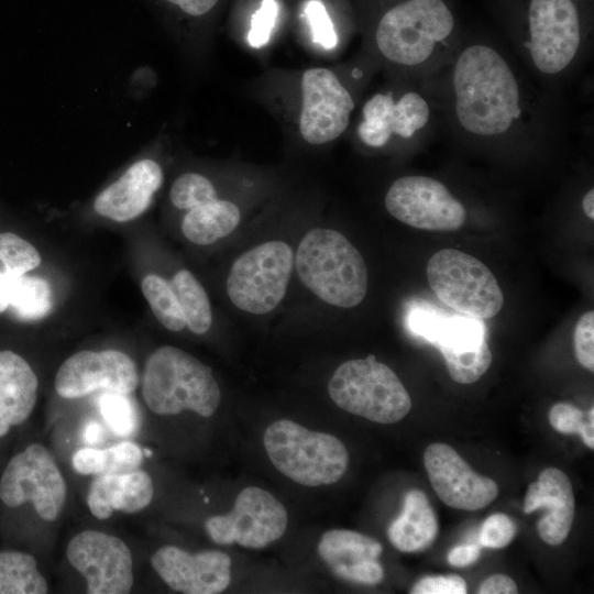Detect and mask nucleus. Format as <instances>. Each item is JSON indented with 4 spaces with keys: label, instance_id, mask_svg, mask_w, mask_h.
<instances>
[{
    "label": "nucleus",
    "instance_id": "obj_1",
    "mask_svg": "<svg viewBox=\"0 0 594 594\" xmlns=\"http://www.w3.org/2000/svg\"><path fill=\"white\" fill-rule=\"evenodd\" d=\"M454 113L469 134L494 139L519 120L521 96L507 61L492 46L473 44L459 55L452 74Z\"/></svg>",
    "mask_w": 594,
    "mask_h": 594
},
{
    "label": "nucleus",
    "instance_id": "obj_2",
    "mask_svg": "<svg viewBox=\"0 0 594 594\" xmlns=\"http://www.w3.org/2000/svg\"><path fill=\"white\" fill-rule=\"evenodd\" d=\"M294 263L302 284L329 305L353 308L366 296L369 274L365 261L337 230H309L299 242Z\"/></svg>",
    "mask_w": 594,
    "mask_h": 594
},
{
    "label": "nucleus",
    "instance_id": "obj_3",
    "mask_svg": "<svg viewBox=\"0 0 594 594\" xmlns=\"http://www.w3.org/2000/svg\"><path fill=\"white\" fill-rule=\"evenodd\" d=\"M142 396L150 410L161 416L191 410L201 417H210L221 402L211 369L172 345L161 346L148 356Z\"/></svg>",
    "mask_w": 594,
    "mask_h": 594
},
{
    "label": "nucleus",
    "instance_id": "obj_4",
    "mask_svg": "<svg viewBox=\"0 0 594 594\" xmlns=\"http://www.w3.org/2000/svg\"><path fill=\"white\" fill-rule=\"evenodd\" d=\"M454 29L446 0H402L380 19L375 42L387 61L413 67L427 62Z\"/></svg>",
    "mask_w": 594,
    "mask_h": 594
},
{
    "label": "nucleus",
    "instance_id": "obj_5",
    "mask_svg": "<svg viewBox=\"0 0 594 594\" xmlns=\"http://www.w3.org/2000/svg\"><path fill=\"white\" fill-rule=\"evenodd\" d=\"M263 443L274 466L304 486L336 483L349 464L346 448L337 437L287 419L272 422Z\"/></svg>",
    "mask_w": 594,
    "mask_h": 594
},
{
    "label": "nucleus",
    "instance_id": "obj_6",
    "mask_svg": "<svg viewBox=\"0 0 594 594\" xmlns=\"http://www.w3.org/2000/svg\"><path fill=\"white\" fill-rule=\"evenodd\" d=\"M328 393L339 408L378 424L397 422L411 408L398 376L374 355L342 363L329 381Z\"/></svg>",
    "mask_w": 594,
    "mask_h": 594
},
{
    "label": "nucleus",
    "instance_id": "obj_7",
    "mask_svg": "<svg viewBox=\"0 0 594 594\" xmlns=\"http://www.w3.org/2000/svg\"><path fill=\"white\" fill-rule=\"evenodd\" d=\"M435 295L465 316L490 319L504 305V295L492 271L480 260L455 249L435 253L426 268Z\"/></svg>",
    "mask_w": 594,
    "mask_h": 594
},
{
    "label": "nucleus",
    "instance_id": "obj_8",
    "mask_svg": "<svg viewBox=\"0 0 594 594\" xmlns=\"http://www.w3.org/2000/svg\"><path fill=\"white\" fill-rule=\"evenodd\" d=\"M294 252L284 241L261 243L241 254L227 278V293L242 311L264 315L283 300L294 266Z\"/></svg>",
    "mask_w": 594,
    "mask_h": 594
},
{
    "label": "nucleus",
    "instance_id": "obj_9",
    "mask_svg": "<svg viewBox=\"0 0 594 594\" xmlns=\"http://www.w3.org/2000/svg\"><path fill=\"white\" fill-rule=\"evenodd\" d=\"M527 48L536 69L554 76L568 68L582 42V13L578 0H529Z\"/></svg>",
    "mask_w": 594,
    "mask_h": 594
},
{
    "label": "nucleus",
    "instance_id": "obj_10",
    "mask_svg": "<svg viewBox=\"0 0 594 594\" xmlns=\"http://www.w3.org/2000/svg\"><path fill=\"white\" fill-rule=\"evenodd\" d=\"M67 498L66 481L47 448L32 443L15 454L0 479V499L16 508L32 503L46 521L56 520Z\"/></svg>",
    "mask_w": 594,
    "mask_h": 594
},
{
    "label": "nucleus",
    "instance_id": "obj_11",
    "mask_svg": "<svg viewBox=\"0 0 594 594\" xmlns=\"http://www.w3.org/2000/svg\"><path fill=\"white\" fill-rule=\"evenodd\" d=\"M287 522L286 508L275 496L249 486L239 493L230 513L209 517L205 528L215 543L260 549L278 540Z\"/></svg>",
    "mask_w": 594,
    "mask_h": 594
},
{
    "label": "nucleus",
    "instance_id": "obj_12",
    "mask_svg": "<svg viewBox=\"0 0 594 594\" xmlns=\"http://www.w3.org/2000/svg\"><path fill=\"white\" fill-rule=\"evenodd\" d=\"M385 207L400 222L427 231H457L466 220L464 206L444 184L420 175L396 179L386 193Z\"/></svg>",
    "mask_w": 594,
    "mask_h": 594
},
{
    "label": "nucleus",
    "instance_id": "obj_13",
    "mask_svg": "<svg viewBox=\"0 0 594 594\" xmlns=\"http://www.w3.org/2000/svg\"><path fill=\"white\" fill-rule=\"evenodd\" d=\"M66 557L86 580L89 594H127L133 586L132 553L117 536L84 530L69 540Z\"/></svg>",
    "mask_w": 594,
    "mask_h": 594
},
{
    "label": "nucleus",
    "instance_id": "obj_14",
    "mask_svg": "<svg viewBox=\"0 0 594 594\" xmlns=\"http://www.w3.org/2000/svg\"><path fill=\"white\" fill-rule=\"evenodd\" d=\"M56 393L67 399L96 391L131 394L139 385L135 362L118 350L79 351L66 359L55 376Z\"/></svg>",
    "mask_w": 594,
    "mask_h": 594
},
{
    "label": "nucleus",
    "instance_id": "obj_15",
    "mask_svg": "<svg viewBox=\"0 0 594 594\" xmlns=\"http://www.w3.org/2000/svg\"><path fill=\"white\" fill-rule=\"evenodd\" d=\"M301 95L302 139L319 145L339 138L349 125L354 101L337 75L323 67L307 69L301 77Z\"/></svg>",
    "mask_w": 594,
    "mask_h": 594
},
{
    "label": "nucleus",
    "instance_id": "obj_16",
    "mask_svg": "<svg viewBox=\"0 0 594 594\" xmlns=\"http://www.w3.org/2000/svg\"><path fill=\"white\" fill-rule=\"evenodd\" d=\"M424 464L438 497L452 508L479 510L498 495L496 482L475 473L448 444L428 446L424 453Z\"/></svg>",
    "mask_w": 594,
    "mask_h": 594
},
{
    "label": "nucleus",
    "instance_id": "obj_17",
    "mask_svg": "<svg viewBox=\"0 0 594 594\" xmlns=\"http://www.w3.org/2000/svg\"><path fill=\"white\" fill-rule=\"evenodd\" d=\"M151 564L172 590L185 594H218L231 581V559L218 550L189 553L164 546L152 554Z\"/></svg>",
    "mask_w": 594,
    "mask_h": 594
},
{
    "label": "nucleus",
    "instance_id": "obj_18",
    "mask_svg": "<svg viewBox=\"0 0 594 594\" xmlns=\"http://www.w3.org/2000/svg\"><path fill=\"white\" fill-rule=\"evenodd\" d=\"M164 182V170L152 155L138 156L92 200L96 215L114 222H129L142 216L152 205Z\"/></svg>",
    "mask_w": 594,
    "mask_h": 594
},
{
    "label": "nucleus",
    "instance_id": "obj_19",
    "mask_svg": "<svg viewBox=\"0 0 594 594\" xmlns=\"http://www.w3.org/2000/svg\"><path fill=\"white\" fill-rule=\"evenodd\" d=\"M362 116L358 128L360 140L371 147H382L394 134L408 139L425 128L430 107L415 91L404 94L397 101L392 94H375L364 103Z\"/></svg>",
    "mask_w": 594,
    "mask_h": 594
},
{
    "label": "nucleus",
    "instance_id": "obj_20",
    "mask_svg": "<svg viewBox=\"0 0 594 594\" xmlns=\"http://www.w3.org/2000/svg\"><path fill=\"white\" fill-rule=\"evenodd\" d=\"M382 544L358 531L332 529L318 543V553L338 578L366 585H375L384 578L378 558Z\"/></svg>",
    "mask_w": 594,
    "mask_h": 594
},
{
    "label": "nucleus",
    "instance_id": "obj_21",
    "mask_svg": "<svg viewBox=\"0 0 594 594\" xmlns=\"http://www.w3.org/2000/svg\"><path fill=\"white\" fill-rule=\"evenodd\" d=\"M574 495L570 479L557 468H547L528 486L524 513L546 508L547 514L537 524L539 537L550 546L563 543L574 518Z\"/></svg>",
    "mask_w": 594,
    "mask_h": 594
},
{
    "label": "nucleus",
    "instance_id": "obj_22",
    "mask_svg": "<svg viewBox=\"0 0 594 594\" xmlns=\"http://www.w3.org/2000/svg\"><path fill=\"white\" fill-rule=\"evenodd\" d=\"M154 496V484L143 470L97 475L88 490L87 505L94 517L110 518L114 512L135 514L145 509Z\"/></svg>",
    "mask_w": 594,
    "mask_h": 594
},
{
    "label": "nucleus",
    "instance_id": "obj_23",
    "mask_svg": "<svg viewBox=\"0 0 594 594\" xmlns=\"http://www.w3.org/2000/svg\"><path fill=\"white\" fill-rule=\"evenodd\" d=\"M37 389L38 380L31 365L15 352L0 351V438L31 416Z\"/></svg>",
    "mask_w": 594,
    "mask_h": 594
},
{
    "label": "nucleus",
    "instance_id": "obj_24",
    "mask_svg": "<svg viewBox=\"0 0 594 594\" xmlns=\"http://www.w3.org/2000/svg\"><path fill=\"white\" fill-rule=\"evenodd\" d=\"M439 526L428 497L420 490L409 491L399 516L387 529L391 543L402 552H418L432 544Z\"/></svg>",
    "mask_w": 594,
    "mask_h": 594
},
{
    "label": "nucleus",
    "instance_id": "obj_25",
    "mask_svg": "<svg viewBox=\"0 0 594 594\" xmlns=\"http://www.w3.org/2000/svg\"><path fill=\"white\" fill-rule=\"evenodd\" d=\"M240 220L241 212L235 204L217 198L187 210L182 231L194 244L208 245L233 232Z\"/></svg>",
    "mask_w": 594,
    "mask_h": 594
},
{
    "label": "nucleus",
    "instance_id": "obj_26",
    "mask_svg": "<svg viewBox=\"0 0 594 594\" xmlns=\"http://www.w3.org/2000/svg\"><path fill=\"white\" fill-rule=\"evenodd\" d=\"M143 451L132 441H122L107 449L82 448L73 457L74 470L82 475H103L136 470Z\"/></svg>",
    "mask_w": 594,
    "mask_h": 594
},
{
    "label": "nucleus",
    "instance_id": "obj_27",
    "mask_svg": "<svg viewBox=\"0 0 594 594\" xmlns=\"http://www.w3.org/2000/svg\"><path fill=\"white\" fill-rule=\"evenodd\" d=\"M40 264L41 255L32 243L12 232L0 233V314L8 309L13 282Z\"/></svg>",
    "mask_w": 594,
    "mask_h": 594
},
{
    "label": "nucleus",
    "instance_id": "obj_28",
    "mask_svg": "<svg viewBox=\"0 0 594 594\" xmlns=\"http://www.w3.org/2000/svg\"><path fill=\"white\" fill-rule=\"evenodd\" d=\"M47 591V581L32 554L0 552V594H45Z\"/></svg>",
    "mask_w": 594,
    "mask_h": 594
},
{
    "label": "nucleus",
    "instance_id": "obj_29",
    "mask_svg": "<svg viewBox=\"0 0 594 594\" xmlns=\"http://www.w3.org/2000/svg\"><path fill=\"white\" fill-rule=\"evenodd\" d=\"M52 308V289L48 282L37 275H22L8 293V309L22 321L44 318Z\"/></svg>",
    "mask_w": 594,
    "mask_h": 594
},
{
    "label": "nucleus",
    "instance_id": "obj_30",
    "mask_svg": "<svg viewBox=\"0 0 594 594\" xmlns=\"http://www.w3.org/2000/svg\"><path fill=\"white\" fill-rule=\"evenodd\" d=\"M170 285L179 302L186 326L196 334L206 333L212 323V312L205 288L186 270L178 271Z\"/></svg>",
    "mask_w": 594,
    "mask_h": 594
},
{
    "label": "nucleus",
    "instance_id": "obj_31",
    "mask_svg": "<svg viewBox=\"0 0 594 594\" xmlns=\"http://www.w3.org/2000/svg\"><path fill=\"white\" fill-rule=\"evenodd\" d=\"M141 289L156 319L169 331H180L186 327L179 302L170 283L156 274L142 279Z\"/></svg>",
    "mask_w": 594,
    "mask_h": 594
},
{
    "label": "nucleus",
    "instance_id": "obj_32",
    "mask_svg": "<svg viewBox=\"0 0 594 594\" xmlns=\"http://www.w3.org/2000/svg\"><path fill=\"white\" fill-rule=\"evenodd\" d=\"M170 204L180 210H190L217 199L212 182L197 172H186L177 176L169 189Z\"/></svg>",
    "mask_w": 594,
    "mask_h": 594
},
{
    "label": "nucleus",
    "instance_id": "obj_33",
    "mask_svg": "<svg viewBox=\"0 0 594 594\" xmlns=\"http://www.w3.org/2000/svg\"><path fill=\"white\" fill-rule=\"evenodd\" d=\"M98 405L103 419L116 435L130 437L136 431V409L127 394L106 392L99 397Z\"/></svg>",
    "mask_w": 594,
    "mask_h": 594
},
{
    "label": "nucleus",
    "instance_id": "obj_34",
    "mask_svg": "<svg viewBox=\"0 0 594 594\" xmlns=\"http://www.w3.org/2000/svg\"><path fill=\"white\" fill-rule=\"evenodd\" d=\"M517 532L515 521L506 514L496 513L482 524L479 541L482 547L501 549L508 546Z\"/></svg>",
    "mask_w": 594,
    "mask_h": 594
},
{
    "label": "nucleus",
    "instance_id": "obj_35",
    "mask_svg": "<svg viewBox=\"0 0 594 594\" xmlns=\"http://www.w3.org/2000/svg\"><path fill=\"white\" fill-rule=\"evenodd\" d=\"M305 14L314 42L327 50L333 48L338 38L324 4L320 0H309L305 6Z\"/></svg>",
    "mask_w": 594,
    "mask_h": 594
},
{
    "label": "nucleus",
    "instance_id": "obj_36",
    "mask_svg": "<svg viewBox=\"0 0 594 594\" xmlns=\"http://www.w3.org/2000/svg\"><path fill=\"white\" fill-rule=\"evenodd\" d=\"M574 353L578 362L586 370L594 371V312L582 315L573 333Z\"/></svg>",
    "mask_w": 594,
    "mask_h": 594
},
{
    "label": "nucleus",
    "instance_id": "obj_37",
    "mask_svg": "<svg viewBox=\"0 0 594 594\" xmlns=\"http://www.w3.org/2000/svg\"><path fill=\"white\" fill-rule=\"evenodd\" d=\"M278 6L275 0H263L261 7L252 16L251 29L248 35L249 44L255 48L264 46L275 25Z\"/></svg>",
    "mask_w": 594,
    "mask_h": 594
},
{
    "label": "nucleus",
    "instance_id": "obj_38",
    "mask_svg": "<svg viewBox=\"0 0 594 594\" xmlns=\"http://www.w3.org/2000/svg\"><path fill=\"white\" fill-rule=\"evenodd\" d=\"M468 585L458 574L426 576L410 590L411 594H465Z\"/></svg>",
    "mask_w": 594,
    "mask_h": 594
},
{
    "label": "nucleus",
    "instance_id": "obj_39",
    "mask_svg": "<svg viewBox=\"0 0 594 594\" xmlns=\"http://www.w3.org/2000/svg\"><path fill=\"white\" fill-rule=\"evenodd\" d=\"M549 421L554 430L560 433H578L584 421V414L575 406L568 403H557L549 411Z\"/></svg>",
    "mask_w": 594,
    "mask_h": 594
},
{
    "label": "nucleus",
    "instance_id": "obj_40",
    "mask_svg": "<svg viewBox=\"0 0 594 594\" xmlns=\"http://www.w3.org/2000/svg\"><path fill=\"white\" fill-rule=\"evenodd\" d=\"M443 316L425 309H416L411 312L409 324L411 330L432 342Z\"/></svg>",
    "mask_w": 594,
    "mask_h": 594
},
{
    "label": "nucleus",
    "instance_id": "obj_41",
    "mask_svg": "<svg viewBox=\"0 0 594 594\" xmlns=\"http://www.w3.org/2000/svg\"><path fill=\"white\" fill-rule=\"evenodd\" d=\"M191 19H199L210 13L219 0H160Z\"/></svg>",
    "mask_w": 594,
    "mask_h": 594
},
{
    "label": "nucleus",
    "instance_id": "obj_42",
    "mask_svg": "<svg viewBox=\"0 0 594 594\" xmlns=\"http://www.w3.org/2000/svg\"><path fill=\"white\" fill-rule=\"evenodd\" d=\"M480 594H516L515 581L505 574H494L484 580L477 591Z\"/></svg>",
    "mask_w": 594,
    "mask_h": 594
},
{
    "label": "nucleus",
    "instance_id": "obj_43",
    "mask_svg": "<svg viewBox=\"0 0 594 594\" xmlns=\"http://www.w3.org/2000/svg\"><path fill=\"white\" fill-rule=\"evenodd\" d=\"M481 556V547L477 544H462L454 547L448 553V562L458 568L474 563Z\"/></svg>",
    "mask_w": 594,
    "mask_h": 594
},
{
    "label": "nucleus",
    "instance_id": "obj_44",
    "mask_svg": "<svg viewBox=\"0 0 594 594\" xmlns=\"http://www.w3.org/2000/svg\"><path fill=\"white\" fill-rule=\"evenodd\" d=\"M588 420H584L579 435L581 436L584 443L590 448H594V408L591 407L588 410Z\"/></svg>",
    "mask_w": 594,
    "mask_h": 594
},
{
    "label": "nucleus",
    "instance_id": "obj_45",
    "mask_svg": "<svg viewBox=\"0 0 594 594\" xmlns=\"http://www.w3.org/2000/svg\"><path fill=\"white\" fill-rule=\"evenodd\" d=\"M84 437L88 443H98L102 439V428L92 421L86 427Z\"/></svg>",
    "mask_w": 594,
    "mask_h": 594
},
{
    "label": "nucleus",
    "instance_id": "obj_46",
    "mask_svg": "<svg viewBox=\"0 0 594 594\" xmlns=\"http://www.w3.org/2000/svg\"><path fill=\"white\" fill-rule=\"evenodd\" d=\"M582 208L584 213L591 219H594V190L590 189L583 197Z\"/></svg>",
    "mask_w": 594,
    "mask_h": 594
}]
</instances>
